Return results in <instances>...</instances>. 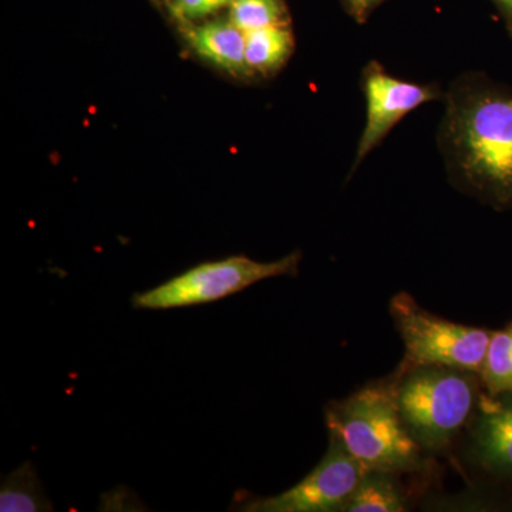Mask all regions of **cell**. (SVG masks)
Listing matches in <instances>:
<instances>
[{
    "instance_id": "obj_1",
    "label": "cell",
    "mask_w": 512,
    "mask_h": 512,
    "mask_svg": "<svg viewBox=\"0 0 512 512\" xmlns=\"http://www.w3.org/2000/svg\"><path fill=\"white\" fill-rule=\"evenodd\" d=\"M441 157L456 190L512 211V90L481 72L461 74L444 94Z\"/></svg>"
},
{
    "instance_id": "obj_2",
    "label": "cell",
    "mask_w": 512,
    "mask_h": 512,
    "mask_svg": "<svg viewBox=\"0 0 512 512\" xmlns=\"http://www.w3.org/2000/svg\"><path fill=\"white\" fill-rule=\"evenodd\" d=\"M330 439L338 440L365 470L429 476L436 458L427 456L404 427L390 376L373 380L326 404Z\"/></svg>"
},
{
    "instance_id": "obj_3",
    "label": "cell",
    "mask_w": 512,
    "mask_h": 512,
    "mask_svg": "<svg viewBox=\"0 0 512 512\" xmlns=\"http://www.w3.org/2000/svg\"><path fill=\"white\" fill-rule=\"evenodd\" d=\"M390 380L412 439L427 456H451L483 399L480 375L446 366L396 367Z\"/></svg>"
},
{
    "instance_id": "obj_4",
    "label": "cell",
    "mask_w": 512,
    "mask_h": 512,
    "mask_svg": "<svg viewBox=\"0 0 512 512\" xmlns=\"http://www.w3.org/2000/svg\"><path fill=\"white\" fill-rule=\"evenodd\" d=\"M389 313L404 346L397 369L446 366L481 375L493 330L463 325L434 315L410 293L390 299Z\"/></svg>"
},
{
    "instance_id": "obj_5",
    "label": "cell",
    "mask_w": 512,
    "mask_h": 512,
    "mask_svg": "<svg viewBox=\"0 0 512 512\" xmlns=\"http://www.w3.org/2000/svg\"><path fill=\"white\" fill-rule=\"evenodd\" d=\"M302 252L272 262H259L247 255H232L218 261L202 262L164 284L131 298L134 309L167 311L221 301L271 278L296 276Z\"/></svg>"
},
{
    "instance_id": "obj_6",
    "label": "cell",
    "mask_w": 512,
    "mask_h": 512,
    "mask_svg": "<svg viewBox=\"0 0 512 512\" xmlns=\"http://www.w3.org/2000/svg\"><path fill=\"white\" fill-rule=\"evenodd\" d=\"M365 468L338 440L330 439L325 456L298 484L271 497L242 495L232 510L245 512H343Z\"/></svg>"
},
{
    "instance_id": "obj_7",
    "label": "cell",
    "mask_w": 512,
    "mask_h": 512,
    "mask_svg": "<svg viewBox=\"0 0 512 512\" xmlns=\"http://www.w3.org/2000/svg\"><path fill=\"white\" fill-rule=\"evenodd\" d=\"M451 456L473 483L512 488V393H484Z\"/></svg>"
},
{
    "instance_id": "obj_8",
    "label": "cell",
    "mask_w": 512,
    "mask_h": 512,
    "mask_svg": "<svg viewBox=\"0 0 512 512\" xmlns=\"http://www.w3.org/2000/svg\"><path fill=\"white\" fill-rule=\"evenodd\" d=\"M360 86L366 99V123L357 143L356 156L350 175L355 174L366 157L383 143L387 134L407 114L423 104L444 99L437 83L421 84L397 79L387 73L377 60L363 67Z\"/></svg>"
},
{
    "instance_id": "obj_9",
    "label": "cell",
    "mask_w": 512,
    "mask_h": 512,
    "mask_svg": "<svg viewBox=\"0 0 512 512\" xmlns=\"http://www.w3.org/2000/svg\"><path fill=\"white\" fill-rule=\"evenodd\" d=\"M175 26L195 56L235 79H254L245 59V33L231 22L227 13Z\"/></svg>"
},
{
    "instance_id": "obj_10",
    "label": "cell",
    "mask_w": 512,
    "mask_h": 512,
    "mask_svg": "<svg viewBox=\"0 0 512 512\" xmlns=\"http://www.w3.org/2000/svg\"><path fill=\"white\" fill-rule=\"evenodd\" d=\"M403 474L387 470H365L343 512H407L412 510V495L402 480Z\"/></svg>"
},
{
    "instance_id": "obj_11",
    "label": "cell",
    "mask_w": 512,
    "mask_h": 512,
    "mask_svg": "<svg viewBox=\"0 0 512 512\" xmlns=\"http://www.w3.org/2000/svg\"><path fill=\"white\" fill-rule=\"evenodd\" d=\"M295 37L291 25L245 33V59L254 77H271L291 59Z\"/></svg>"
},
{
    "instance_id": "obj_12",
    "label": "cell",
    "mask_w": 512,
    "mask_h": 512,
    "mask_svg": "<svg viewBox=\"0 0 512 512\" xmlns=\"http://www.w3.org/2000/svg\"><path fill=\"white\" fill-rule=\"evenodd\" d=\"M0 511H53L52 501L47 498L35 467L30 461H26L3 480L0 488Z\"/></svg>"
},
{
    "instance_id": "obj_13",
    "label": "cell",
    "mask_w": 512,
    "mask_h": 512,
    "mask_svg": "<svg viewBox=\"0 0 512 512\" xmlns=\"http://www.w3.org/2000/svg\"><path fill=\"white\" fill-rule=\"evenodd\" d=\"M480 377L485 393H512V320L493 330Z\"/></svg>"
},
{
    "instance_id": "obj_14",
    "label": "cell",
    "mask_w": 512,
    "mask_h": 512,
    "mask_svg": "<svg viewBox=\"0 0 512 512\" xmlns=\"http://www.w3.org/2000/svg\"><path fill=\"white\" fill-rule=\"evenodd\" d=\"M225 13L244 33L292 23L285 0H234Z\"/></svg>"
},
{
    "instance_id": "obj_15",
    "label": "cell",
    "mask_w": 512,
    "mask_h": 512,
    "mask_svg": "<svg viewBox=\"0 0 512 512\" xmlns=\"http://www.w3.org/2000/svg\"><path fill=\"white\" fill-rule=\"evenodd\" d=\"M234 0H167L163 9L175 25L201 22L227 12Z\"/></svg>"
},
{
    "instance_id": "obj_16",
    "label": "cell",
    "mask_w": 512,
    "mask_h": 512,
    "mask_svg": "<svg viewBox=\"0 0 512 512\" xmlns=\"http://www.w3.org/2000/svg\"><path fill=\"white\" fill-rule=\"evenodd\" d=\"M386 0H340L346 13L359 25H365L370 16L377 8L383 5Z\"/></svg>"
},
{
    "instance_id": "obj_17",
    "label": "cell",
    "mask_w": 512,
    "mask_h": 512,
    "mask_svg": "<svg viewBox=\"0 0 512 512\" xmlns=\"http://www.w3.org/2000/svg\"><path fill=\"white\" fill-rule=\"evenodd\" d=\"M495 8L503 19L505 29L512 39V0H493Z\"/></svg>"
},
{
    "instance_id": "obj_18",
    "label": "cell",
    "mask_w": 512,
    "mask_h": 512,
    "mask_svg": "<svg viewBox=\"0 0 512 512\" xmlns=\"http://www.w3.org/2000/svg\"><path fill=\"white\" fill-rule=\"evenodd\" d=\"M154 2L157 3V5H160L161 8H163L164 6V3L167 2V0H154Z\"/></svg>"
}]
</instances>
